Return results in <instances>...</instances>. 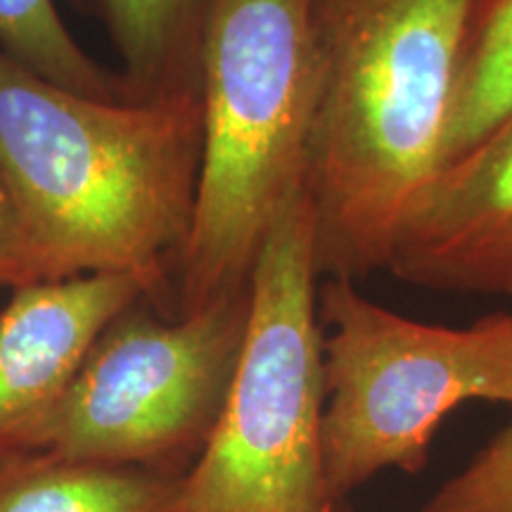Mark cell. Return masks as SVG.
Returning <instances> with one entry per match:
<instances>
[{"label":"cell","mask_w":512,"mask_h":512,"mask_svg":"<svg viewBox=\"0 0 512 512\" xmlns=\"http://www.w3.org/2000/svg\"><path fill=\"white\" fill-rule=\"evenodd\" d=\"M309 192L268 230L249 280V323L214 432L178 512H337L323 475V328Z\"/></svg>","instance_id":"4"},{"label":"cell","mask_w":512,"mask_h":512,"mask_svg":"<svg viewBox=\"0 0 512 512\" xmlns=\"http://www.w3.org/2000/svg\"><path fill=\"white\" fill-rule=\"evenodd\" d=\"M143 297L145 283L131 275H79L12 292L0 311V460L22 451L100 332Z\"/></svg>","instance_id":"8"},{"label":"cell","mask_w":512,"mask_h":512,"mask_svg":"<svg viewBox=\"0 0 512 512\" xmlns=\"http://www.w3.org/2000/svg\"><path fill=\"white\" fill-rule=\"evenodd\" d=\"M181 475L22 451L0 460V512H178Z\"/></svg>","instance_id":"10"},{"label":"cell","mask_w":512,"mask_h":512,"mask_svg":"<svg viewBox=\"0 0 512 512\" xmlns=\"http://www.w3.org/2000/svg\"><path fill=\"white\" fill-rule=\"evenodd\" d=\"M0 48L69 91L133 102L124 76L102 67L74 41L53 0H0Z\"/></svg>","instance_id":"12"},{"label":"cell","mask_w":512,"mask_h":512,"mask_svg":"<svg viewBox=\"0 0 512 512\" xmlns=\"http://www.w3.org/2000/svg\"><path fill=\"white\" fill-rule=\"evenodd\" d=\"M316 0H207L202 162L171 318L249 287L268 230L306 190L318 110Z\"/></svg>","instance_id":"3"},{"label":"cell","mask_w":512,"mask_h":512,"mask_svg":"<svg viewBox=\"0 0 512 512\" xmlns=\"http://www.w3.org/2000/svg\"><path fill=\"white\" fill-rule=\"evenodd\" d=\"M318 318L323 475L337 505L389 467L420 475L463 403L512 406V311L444 328L370 302L356 280L323 278Z\"/></svg>","instance_id":"5"},{"label":"cell","mask_w":512,"mask_h":512,"mask_svg":"<svg viewBox=\"0 0 512 512\" xmlns=\"http://www.w3.org/2000/svg\"><path fill=\"white\" fill-rule=\"evenodd\" d=\"M46 283L41 254L8 181L0 174V287L12 292Z\"/></svg>","instance_id":"14"},{"label":"cell","mask_w":512,"mask_h":512,"mask_svg":"<svg viewBox=\"0 0 512 512\" xmlns=\"http://www.w3.org/2000/svg\"><path fill=\"white\" fill-rule=\"evenodd\" d=\"M387 271L425 290L512 302V117L422 188L396 228Z\"/></svg>","instance_id":"7"},{"label":"cell","mask_w":512,"mask_h":512,"mask_svg":"<svg viewBox=\"0 0 512 512\" xmlns=\"http://www.w3.org/2000/svg\"><path fill=\"white\" fill-rule=\"evenodd\" d=\"M510 117L512 0H472L441 166L482 143Z\"/></svg>","instance_id":"11"},{"label":"cell","mask_w":512,"mask_h":512,"mask_svg":"<svg viewBox=\"0 0 512 512\" xmlns=\"http://www.w3.org/2000/svg\"><path fill=\"white\" fill-rule=\"evenodd\" d=\"M472 0H316L318 110L306 192L323 278L387 268L441 166Z\"/></svg>","instance_id":"2"},{"label":"cell","mask_w":512,"mask_h":512,"mask_svg":"<svg viewBox=\"0 0 512 512\" xmlns=\"http://www.w3.org/2000/svg\"><path fill=\"white\" fill-rule=\"evenodd\" d=\"M200 162V91L100 100L43 79L0 48V174L46 283L131 275L171 318Z\"/></svg>","instance_id":"1"},{"label":"cell","mask_w":512,"mask_h":512,"mask_svg":"<svg viewBox=\"0 0 512 512\" xmlns=\"http://www.w3.org/2000/svg\"><path fill=\"white\" fill-rule=\"evenodd\" d=\"M72 3L107 31L133 102L200 91V34L207 0Z\"/></svg>","instance_id":"9"},{"label":"cell","mask_w":512,"mask_h":512,"mask_svg":"<svg viewBox=\"0 0 512 512\" xmlns=\"http://www.w3.org/2000/svg\"><path fill=\"white\" fill-rule=\"evenodd\" d=\"M247 323L249 287L176 318L138 299L100 332L22 451L185 475L226 406Z\"/></svg>","instance_id":"6"},{"label":"cell","mask_w":512,"mask_h":512,"mask_svg":"<svg viewBox=\"0 0 512 512\" xmlns=\"http://www.w3.org/2000/svg\"><path fill=\"white\" fill-rule=\"evenodd\" d=\"M422 512H512V425L441 484Z\"/></svg>","instance_id":"13"}]
</instances>
